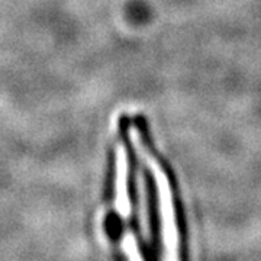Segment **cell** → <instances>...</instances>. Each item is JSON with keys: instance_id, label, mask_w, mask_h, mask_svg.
<instances>
[{"instance_id": "obj_2", "label": "cell", "mask_w": 261, "mask_h": 261, "mask_svg": "<svg viewBox=\"0 0 261 261\" xmlns=\"http://www.w3.org/2000/svg\"><path fill=\"white\" fill-rule=\"evenodd\" d=\"M122 247L125 250V257L128 261H145L144 255L141 251L140 245L135 241L134 237H130L129 240H126L125 243H122Z\"/></svg>"}, {"instance_id": "obj_1", "label": "cell", "mask_w": 261, "mask_h": 261, "mask_svg": "<svg viewBox=\"0 0 261 261\" xmlns=\"http://www.w3.org/2000/svg\"><path fill=\"white\" fill-rule=\"evenodd\" d=\"M132 142L137 145L140 155L151 170L154 181H155V187H157L160 219H161L160 225H161V243H163V261H180L178 228L170 181H168L164 170L149 154L147 147H144V144L141 142V135L137 130L132 134Z\"/></svg>"}]
</instances>
